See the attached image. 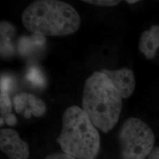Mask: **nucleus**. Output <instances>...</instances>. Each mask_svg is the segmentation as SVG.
<instances>
[{"mask_svg":"<svg viewBox=\"0 0 159 159\" xmlns=\"http://www.w3.org/2000/svg\"><path fill=\"white\" fill-rule=\"evenodd\" d=\"M82 106L94 126L107 133L119 121L122 97L107 75L96 71L85 81Z\"/></svg>","mask_w":159,"mask_h":159,"instance_id":"obj_1","label":"nucleus"},{"mask_svg":"<svg viewBox=\"0 0 159 159\" xmlns=\"http://www.w3.org/2000/svg\"><path fill=\"white\" fill-rule=\"evenodd\" d=\"M22 21L29 31L41 36H64L79 29L81 18L74 7L58 0H37L24 11Z\"/></svg>","mask_w":159,"mask_h":159,"instance_id":"obj_2","label":"nucleus"},{"mask_svg":"<svg viewBox=\"0 0 159 159\" xmlns=\"http://www.w3.org/2000/svg\"><path fill=\"white\" fill-rule=\"evenodd\" d=\"M57 142L63 152L77 159H94L100 148V137L96 127L83 109L77 106L67 108Z\"/></svg>","mask_w":159,"mask_h":159,"instance_id":"obj_3","label":"nucleus"},{"mask_svg":"<svg viewBox=\"0 0 159 159\" xmlns=\"http://www.w3.org/2000/svg\"><path fill=\"white\" fill-rule=\"evenodd\" d=\"M119 140L122 159H146L153 149L155 137L142 120L130 117L121 125Z\"/></svg>","mask_w":159,"mask_h":159,"instance_id":"obj_4","label":"nucleus"},{"mask_svg":"<svg viewBox=\"0 0 159 159\" xmlns=\"http://www.w3.org/2000/svg\"><path fill=\"white\" fill-rule=\"evenodd\" d=\"M0 148L10 159H29V146L20 139L18 133L14 130H1Z\"/></svg>","mask_w":159,"mask_h":159,"instance_id":"obj_5","label":"nucleus"},{"mask_svg":"<svg viewBox=\"0 0 159 159\" xmlns=\"http://www.w3.org/2000/svg\"><path fill=\"white\" fill-rule=\"evenodd\" d=\"M100 71L111 80L122 98H129L132 95L135 90L136 79L134 74L131 69L123 68L109 70L103 68Z\"/></svg>","mask_w":159,"mask_h":159,"instance_id":"obj_6","label":"nucleus"},{"mask_svg":"<svg viewBox=\"0 0 159 159\" xmlns=\"http://www.w3.org/2000/svg\"><path fill=\"white\" fill-rule=\"evenodd\" d=\"M139 48L147 59H152L159 48V25H153L143 33L139 40Z\"/></svg>","mask_w":159,"mask_h":159,"instance_id":"obj_7","label":"nucleus"},{"mask_svg":"<svg viewBox=\"0 0 159 159\" xmlns=\"http://www.w3.org/2000/svg\"><path fill=\"white\" fill-rule=\"evenodd\" d=\"M16 32L15 27L11 24L2 21L1 22V53L7 54L11 53L12 47L11 39Z\"/></svg>","mask_w":159,"mask_h":159,"instance_id":"obj_8","label":"nucleus"},{"mask_svg":"<svg viewBox=\"0 0 159 159\" xmlns=\"http://www.w3.org/2000/svg\"><path fill=\"white\" fill-rule=\"evenodd\" d=\"M26 104H29L30 110L33 116L35 117H41L43 116L46 111V104L44 102L37 97L33 94L25 93Z\"/></svg>","mask_w":159,"mask_h":159,"instance_id":"obj_9","label":"nucleus"},{"mask_svg":"<svg viewBox=\"0 0 159 159\" xmlns=\"http://www.w3.org/2000/svg\"><path fill=\"white\" fill-rule=\"evenodd\" d=\"M1 113L3 116L11 113L12 110V102L8 93L6 91H1L0 95Z\"/></svg>","mask_w":159,"mask_h":159,"instance_id":"obj_10","label":"nucleus"},{"mask_svg":"<svg viewBox=\"0 0 159 159\" xmlns=\"http://www.w3.org/2000/svg\"><path fill=\"white\" fill-rule=\"evenodd\" d=\"M27 79L35 85H41L44 83V79L40 70L35 67H32L27 74Z\"/></svg>","mask_w":159,"mask_h":159,"instance_id":"obj_11","label":"nucleus"},{"mask_svg":"<svg viewBox=\"0 0 159 159\" xmlns=\"http://www.w3.org/2000/svg\"><path fill=\"white\" fill-rule=\"evenodd\" d=\"M13 103L17 113H21L27 106L25 93H21L17 94L14 98Z\"/></svg>","mask_w":159,"mask_h":159,"instance_id":"obj_12","label":"nucleus"},{"mask_svg":"<svg viewBox=\"0 0 159 159\" xmlns=\"http://www.w3.org/2000/svg\"><path fill=\"white\" fill-rule=\"evenodd\" d=\"M83 2L101 7H113L118 5L121 1L116 0H84Z\"/></svg>","mask_w":159,"mask_h":159,"instance_id":"obj_13","label":"nucleus"},{"mask_svg":"<svg viewBox=\"0 0 159 159\" xmlns=\"http://www.w3.org/2000/svg\"><path fill=\"white\" fill-rule=\"evenodd\" d=\"M44 159H77L74 156L66 153H56L48 155Z\"/></svg>","mask_w":159,"mask_h":159,"instance_id":"obj_14","label":"nucleus"},{"mask_svg":"<svg viewBox=\"0 0 159 159\" xmlns=\"http://www.w3.org/2000/svg\"><path fill=\"white\" fill-rule=\"evenodd\" d=\"M12 80L10 78L7 77H2L1 79V91H6L8 93L10 89Z\"/></svg>","mask_w":159,"mask_h":159,"instance_id":"obj_15","label":"nucleus"},{"mask_svg":"<svg viewBox=\"0 0 159 159\" xmlns=\"http://www.w3.org/2000/svg\"><path fill=\"white\" fill-rule=\"evenodd\" d=\"M4 116V119L6 121V123L8 125H14L17 124V118L13 114H7Z\"/></svg>","mask_w":159,"mask_h":159,"instance_id":"obj_16","label":"nucleus"},{"mask_svg":"<svg viewBox=\"0 0 159 159\" xmlns=\"http://www.w3.org/2000/svg\"><path fill=\"white\" fill-rule=\"evenodd\" d=\"M146 159H159V148H153Z\"/></svg>","mask_w":159,"mask_h":159,"instance_id":"obj_17","label":"nucleus"},{"mask_svg":"<svg viewBox=\"0 0 159 159\" xmlns=\"http://www.w3.org/2000/svg\"><path fill=\"white\" fill-rule=\"evenodd\" d=\"M125 2L128 4H135L136 2H139V0H126Z\"/></svg>","mask_w":159,"mask_h":159,"instance_id":"obj_18","label":"nucleus"},{"mask_svg":"<svg viewBox=\"0 0 159 159\" xmlns=\"http://www.w3.org/2000/svg\"><path fill=\"white\" fill-rule=\"evenodd\" d=\"M4 120L1 117V125H4Z\"/></svg>","mask_w":159,"mask_h":159,"instance_id":"obj_19","label":"nucleus"}]
</instances>
